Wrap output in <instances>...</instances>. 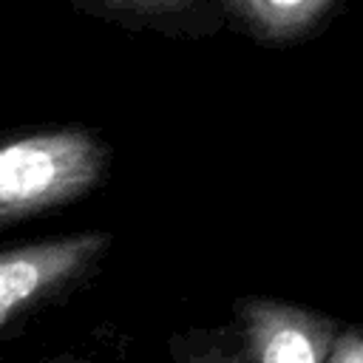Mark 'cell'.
<instances>
[{"instance_id": "cell-6", "label": "cell", "mask_w": 363, "mask_h": 363, "mask_svg": "<svg viewBox=\"0 0 363 363\" xmlns=\"http://www.w3.org/2000/svg\"><path fill=\"white\" fill-rule=\"evenodd\" d=\"M167 363H244L230 326H193L170 335Z\"/></svg>"}, {"instance_id": "cell-2", "label": "cell", "mask_w": 363, "mask_h": 363, "mask_svg": "<svg viewBox=\"0 0 363 363\" xmlns=\"http://www.w3.org/2000/svg\"><path fill=\"white\" fill-rule=\"evenodd\" d=\"M113 250L111 230H79L0 250V340L85 286Z\"/></svg>"}, {"instance_id": "cell-5", "label": "cell", "mask_w": 363, "mask_h": 363, "mask_svg": "<svg viewBox=\"0 0 363 363\" xmlns=\"http://www.w3.org/2000/svg\"><path fill=\"white\" fill-rule=\"evenodd\" d=\"M224 26L264 48H289L318 37L343 0H216Z\"/></svg>"}, {"instance_id": "cell-3", "label": "cell", "mask_w": 363, "mask_h": 363, "mask_svg": "<svg viewBox=\"0 0 363 363\" xmlns=\"http://www.w3.org/2000/svg\"><path fill=\"white\" fill-rule=\"evenodd\" d=\"M340 326L332 315L292 301L244 295L233 301L230 335L244 363H326Z\"/></svg>"}, {"instance_id": "cell-1", "label": "cell", "mask_w": 363, "mask_h": 363, "mask_svg": "<svg viewBox=\"0 0 363 363\" xmlns=\"http://www.w3.org/2000/svg\"><path fill=\"white\" fill-rule=\"evenodd\" d=\"M108 139L88 125L0 130V230L57 213L111 176Z\"/></svg>"}, {"instance_id": "cell-4", "label": "cell", "mask_w": 363, "mask_h": 363, "mask_svg": "<svg viewBox=\"0 0 363 363\" xmlns=\"http://www.w3.org/2000/svg\"><path fill=\"white\" fill-rule=\"evenodd\" d=\"M85 17L173 40H204L224 28L216 0H68Z\"/></svg>"}, {"instance_id": "cell-7", "label": "cell", "mask_w": 363, "mask_h": 363, "mask_svg": "<svg viewBox=\"0 0 363 363\" xmlns=\"http://www.w3.org/2000/svg\"><path fill=\"white\" fill-rule=\"evenodd\" d=\"M326 363H363V332L354 323H343Z\"/></svg>"}, {"instance_id": "cell-8", "label": "cell", "mask_w": 363, "mask_h": 363, "mask_svg": "<svg viewBox=\"0 0 363 363\" xmlns=\"http://www.w3.org/2000/svg\"><path fill=\"white\" fill-rule=\"evenodd\" d=\"M40 363H91V360L77 354V352H60V354H51L45 360H40Z\"/></svg>"}]
</instances>
